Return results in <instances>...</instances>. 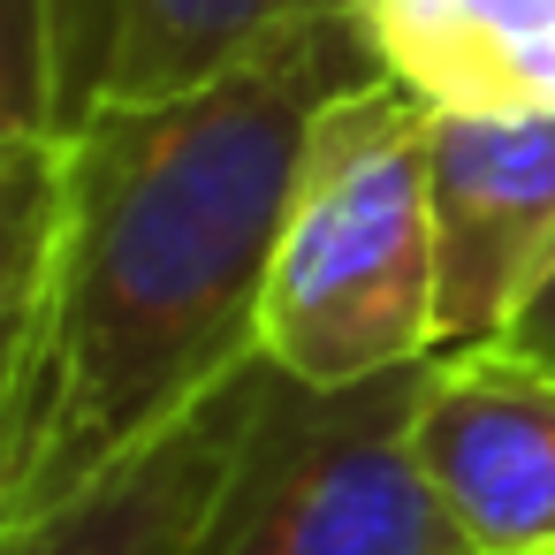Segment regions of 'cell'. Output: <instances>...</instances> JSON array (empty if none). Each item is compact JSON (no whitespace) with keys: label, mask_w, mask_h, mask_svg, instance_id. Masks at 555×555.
I'll use <instances>...</instances> for the list:
<instances>
[{"label":"cell","mask_w":555,"mask_h":555,"mask_svg":"<svg viewBox=\"0 0 555 555\" xmlns=\"http://www.w3.org/2000/svg\"><path fill=\"white\" fill-rule=\"evenodd\" d=\"M380 69L426 115L555 107V0H350Z\"/></svg>","instance_id":"52a82bcc"},{"label":"cell","mask_w":555,"mask_h":555,"mask_svg":"<svg viewBox=\"0 0 555 555\" xmlns=\"http://www.w3.org/2000/svg\"><path fill=\"white\" fill-rule=\"evenodd\" d=\"M487 350H502V358H517V365L555 373V259H547V274L532 282V297L517 305V320H509Z\"/></svg>","instance_id":"9c48e42d"},{"label":"cell","mask_w":555,"mask_h":555,"mask_svg":"<svg viewBox=\"0 0 555 555\" xmlns=\"http://www.w3.org/2000/svg\"><path fill=\"white\" fill-rule=\"evenodd\" d=\"M426 358H441L426 107L380 77L312 130L267 282V365L305 388H350Z\"/></svg>","instance_id":"7a4b0ae2"},{"label":"cell","mask_w":555,"mask_h":555,"mask_svg":"<svg viewBox=\"0 0 555 555\" xmlns=\"http://www.w3.org/2000/svg\"><path fill=\"white\" fill-rule=\"evenodd\" d=\"M358 9L251 62L0 138V532L54 517L267 358L312 130L380 85Z\"/></svg>","instance_id":"6da1fadb"},{"label":"cell","mask_w":555,"mask_h":555,"mask_svg":"<svg viewBox=\"0 0 555 555\" xmlns=\"http://www.w3.org/2000/svg\"><path fill=\"white\" fill-rule=\"evenodd\" d=\"M267 373L274 365L259 358L244 380H229L214 403H198L183 426H168L153 449H138L100 487H85L54 517L9 525L0 555H198L206 525L229 494V472L259 426Z\"/></svg>","instance_id":"8992f818"},{"label":"cell","mask_w":555,"mask_h":555,"mask_svg":"<svg viewBox=\"0 0 555 555\" xmlns=\"http://www.w3.org/2000/svg\"><path fill=\"white\" fill-rule=\"evenodd\" d=\"M350 0H107V100H160L191 92L259 47L289 39L312 16H335Z\"/></svg>","instance_id":"ba28073f"},{"label":"cell","mask_w":555,"mask_h":555,"mask_svg":"<svg viewBox=\"0 0 555 555\" xmlns=\"http://www.w3.org/2000/svg\"><path fill=\"white\" fill-rule=\"evenodd\" d=\"M441 350H487L555 259V107L426 115Z\"/></svg>","instance_id":"277c9868"},{"label":"cell","mask_w":555,"mask_h":555,"mask_svg":"<svg viewBox=\"0 0 555 555\" xmlns=\"http://www.w3.org/2000/svg\"><path fill=\"white\" fill-rule=\"evenodd\" d=\"M418 456L472 555H555V373L502 350H441Z\"/></svg>","instance_id":"5b68a950"},{"label":"cell","mask_w":555,"mask_h":555,"mask_svg":"<svg viewBox=\"0 0 555 555\" xmlns=\"http://www.w3.org/2000/svg\"><path fill=\"white\" fill-rule=\"evenodd\" d=\"M434 358L350 388L267 373L259 426L198 555H472L418 456Z\"/></svg>","instance_id":"3957f363"}]
</instances>
